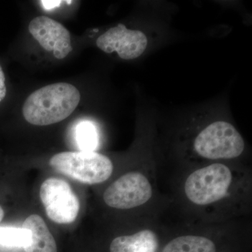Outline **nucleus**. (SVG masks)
<instances>
[{
    "label": "nucleus",
    "mask_w": 252,
    "mask_h": 252,
    "mask_svg": "<svg viewBox=\"0 0 252 252\" xmlns=\"http://www.w3.org/2000/svg\"><path fill=\"white\" fill-rule=\"evenodd\" d=\"M29 232L24 228L1 227L0 248L4 249L24 248L29 243Z\"/></svg>",
    "instance_id": "f8f14e48"
},
{
    "label": "nucleus",
    "mask_w": 252,
    "mask_h": 252,
    "mask_svg": "<svg viewBox=\"0 0 252 252\" xmlns=\"http://www.w3.org/2000/svg\"><path fill=\"white\" fill-rule=\"evenodd\" d=\"M62 1H57V0H42L41 1V4L44 6L45 9H54L58 7L62 3Z\"/></svg>",
    "instance_id": "2eb2a0df"
},
{
    "label": "nucleus",
    "mask_w": 252,
    "mask_h": 252,
    "mask_svg": "<svg viewBox=\"0 0 252 252\" xmlns=\"http://www.w3.org/2000/svg\"><path fill=\"white\" fill-rule=\"evenodd\" d=\"M158 245V239L154 232L143 230L134 235L114 239L110 252H156Z\"/></svg>",
    "instance_id": "9d476101"
},
{
    "label": "nucleus",
    "mask_w": 252,
    "mask_h": 252,
    "mask_svg": "<svg viewBox=\"0 0 252 252\" xmlns=\"http://www.w3.org/2000/svg\"><path fill=\"white\" fill-rule=\"evenodd\" d=\"M5 75L2 68L0 66V102L4 99L6 94V87L5 84Z\"/></svg>",
    "instance_id": "4468645a"
},
{
    "label": "nucleus",
    "mask_w": 252,
    "mask_h": 252,
    "mask_svg": "<svg viewBox=\"0 0 252 252\" xmlns=\"http://www.w3.org/2000/svg\"><path fill=\"white\" fill-rule=\"evenodd\" d=\"M162 252H216V246L210 239L185 235L171 240Z\"/></svg>",
    "instance_id": "9b49d317"
},
{
    "label": "nucleus",
    "mask_w": 252,
    "mask_h": 252,
    "mask_svg": "<svg viewBox=\"0 0 252 252\" xmlns=\"http://www.w3.org/2000/svg\"><path fill=\"white\" fill-rule=\"evenodd\" d=\"M41 203L50 220L59 224H69L76 220L80 204L70 185L61 179L51 177L40 188Z\"/></svg>",
    "instance_id": "39448f33"
},
{
    "label": "nucleus",
    "mask_w": 252,
    "mask_h": 252,
    "mask_svg": "<svg viewBox=\"0 0 252 252\" xmlns=\"http://www.w3.org/2000/svg\"><path fill=\"white\" fill-rule=\"evenodd\" d=\"M194 149L205 158L231 159L245 149L243 138L230 123L218 121L203 129L194 141Z\"/></svg>",
    "instance_id": "7ed1b4c3"
},
{
    "label": "nucleus",
    "mask_w": 252,
    "mask_h": 252,
    "mask_svg": "<svg viewBox=\"0 0 252 252\" xmlns=\"http://www.w3.org/2000/svg\"><path fill=\"white\" fill-rule=\"evenodd\" d=\"M96 44L107 54L116 51L121 59L132 60L143 54L148 39L142 32L129 30L124 25L119 24L99 36Z\"/></svg>",
    "instance_id": "0eeeda50"
},
{
    "label": "nucleus",
    "mask_w": 252,
    "mask_h": 252,
    "mask_svg": "<svg viewBox=\"0 0 252 252\" xmlns=\"http://www.w3.org/2000/svg\"><path fill=\"white\" fill-rule=\"evenodd\" d=\"M23 228L29 232V243L26 252H57L56 240L45 221L37 215H32L25 220Z\"/></svg>",
    "instance_id": "1a4fd4ad"
},
{
    "label": "nucleus",
    "mask_w": 252,
    "mask_h": 252,
    "mask_svg": "<svg viewBox=\"0 0 252 252\" xmlns=\"http://www.w3.org/2000/svg\"><path fill=\"white\" fill-rule=\"evenodd\" d=\"M231 182L232 174L228 167L212 164L189 176L186 181V195L196 205H208L225 196Z\"/></svg>",
    "instance_id": "20e7f679"
},
{
    "label": "nucleus",
    "mask_w": 252,
    "mask_h": 252,
    "mask_svg": "<svg viewBox=\"0 0 252 252\" xmlns=\"http://www.w3.org/2000/svg\"><path fill=\"white\" fill-rule=\"evenodd\" d=\"M80 99V93L72 84H50L30 94L23 104V117L32 125H52L69 117Z\"/></svg>",
    "instance_id": "f257e3e1"
},
{
    "label": "nucleus",
    "mask_w": 252,
    "mask_h": 252,
    "mask_svg": "<svg viewBox=\"0 0 252 252\" xmlns=\"http://www.w3.org/2000/svg\"><path fill=\"white\" fill-rule=\"evenodd\" d=\"M28 28L41 47L53 51L56 59H64L72 52L69 32L58 21L45 16H37L30 23Z\"/></svg>",
    "instance_id": "6e6552de"
},
{
    "label": "nucleus",
    "mask_w": 252,
    "mask_h": 252,
    "mask_svg": "<svg viewBox=\"0 0 252 252\" xmlns=\"http://www.w3.org/2000/svg\"><path fill=\"white\" fill-rule=\"evenodd\" d=\"M76 140L82 152H94L98 144L97 129L92 123L82 122L76 127Z\"/></svg>",
    "instance_id": "ddd939ff"
},
{
    "label": "nucleus",
    "mask_w": 252,
    "mask_h": 252,
    "mask_svg": "<svg viewBox=\"0 0 252 252\" xmlns=\"http://www.w3.org/2000/svg\"><path fill=\"white\" fill-rule=\"evenodd\" d=\"M4 216V212L3 210L2 207L0 206V223H1V220H3V217Z\"/></svg>",
    "instance_id": "dca6fc26"
},
{
    "label": "nucleus",
    "mask_w": 252,
    "mask_h": 252,
    "mask_svg": "<svg viewBox=\"0 0 252 252\" xmlns=\"http://www.w3.org/2000/svg\"><path fill=\"white\" fill-rule=\"evenodd\" d=\"M152 193V186L145 176L140 172H128L106 189L103 199L113 208L129 210L147 203Z\"/></svg>",
    "instance_id": "423d86ee"
},
{
    "label": "nucleus",
    "mask_w": 252,
    "mask_h": 252,
    "mask_svg": "<svg viewBox=\"0 0 252 252\" xmlns=\"http://www.w3.org/2000/svg\"><path fill=\"white\" fill-rule=\"evenodd\" d=\"M49 164L56 171L86 185H97L108 180L113 164L106 156L94 152H65L56 154Z\"/></svg>",
    "instance_id": "f03ea898"
}]
</instances>
